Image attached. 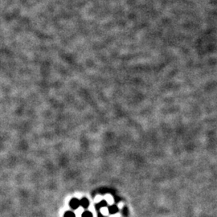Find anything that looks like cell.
Instances as JSON below:
<instances>
[{
    "instance_id": "6da1fadb",
    "label": "cell",
    "mask_w": 217,
    "mask_h": 217,
    "mask_svg": "<svg viewBox=\"0 0 217 217\" xmlns=\"http://www.w3.org/2000/svg\"><path fill=\"white\" fill-rule=\"evenodd\" d=\"M69 204H70V207H72V209H77L80 206V200L74 198V199H72V200H71Z\"/></svg>"
},
{
    "instance_id": "7a4b0ae2",
    "label": "cell",
    "mask_w": 217,
    "mask_h": 217,
    "mask_svg": "<svg viewBox=\"0 0 217 217\" xmlns=\"http://www.w3.org/2000/svg\"><path fill=\"white\" fill-rule=\"evenodd\" d=\"M80 205H81L84 208H87L89 206V201L86 198H83L81 201H80Z\"/></svg>"
},
{
    "instance_id": "3957f363",
    "label": "cell",
    "mask_w": 217,
    "mask_h": 217,
    "mask_svg": "<svg viewBox=\"0 0 217 217\" xmlns=\"http://www.w3.org/2000/svg\"><path fill=\"white\" fill-rule=\"evenodd\" d=\"M108 212H110L111 214H114L117 213L118 212V207H116V206H110L109 207V208H108Z\"/></svg>"
},
{
    "instance_id": "277c9868",
    "label": "cell",
    "mask_w": 217,
    "mask_h": 217,
    "mask_svg": "<svg viewBox=\"0 0 217 217\" xmlns=\"http://www.w3.org/2000/svg\"><path fill=\"white\" fill-rule=\"evenodd\" d=\"M82 217H93V215H92L91 212L89 211H85L82 214Z\"/></svg>"
},
{
    "instance_id": "5b68a950",
    "label": "cell",
    "mask_w": 217,
    "mask_h": 217,
    "mask_svg": "<svg viewBox=\"0 0 217 217\" xmlns=\"http://www.w3.org/2000/svg\"><path fill=\"white\" fill-rule=\"evenodd\" d=\"M64 217H76L75 215H74L73 212H71V211H68L66 212L65 215H64Z\"/></svg>"
},
{
    "instance_id": "8992f818",
    "label": "cell",
    "mask_w": 217,
    "mask_h": 217,
    "mask_svg": "<svg viewBox=\"0 0 217 217\" xmlns=\"http://www.w3.org/2000/svg\"><path fill=\"white\" fill-rule=\"evenodd\" d=\"M101 212H102V213L104 214V215H108V209H107V208H105V207H103L102 209H101Z\"/></svg>"
},
{
    "instance_id": "52a82bcc",
    "label": "cell",
    "mask_w": 217,
    "mask_h": 217,
    "mask_svg": "<svg viewBox=\"0 0 217 217\" xmlns=\"http://www.w3.org/2000/svg\"><path fill=\"white\" fill-rule=\"evenodd\" d=\"M106 204H107V203H106V201H101L100 202V205L101 206V207H105L106 206Z\"/></svg>"
}]
</instances>
